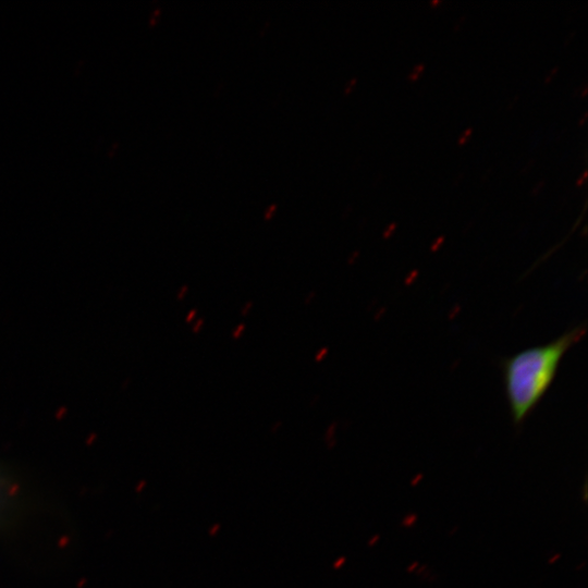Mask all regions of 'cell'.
Returning <instances> with one entry per match:
<instances>
[{"label": "cell", "instance_id": "cell-7", "mask_svg": "<svg viewBox=\"0 0 588 588\" xmlns=\"http://www.w3.org/2000/svg\"><path fill=\"white\" fill-rule=\"evenodd\" d=\"M275 210V205H272L268 208V210L266 211L265 216L267 219H269L271 217V213Z\"/></svg>", "mask_w": 588, "mask_h": 588}, {"label": "cell", "instance_id": "cell-6", "mask_svg": "<svg viewBox=\"0 0 588 588\" xmlns=\"http://www.w3.org/2000/svg\"><path fill=\"white\" fill-rule=\"evenodd\" d=\"M219 528H220V524H215L213 526H211V528L209 529V536H216Z\"/></svg>", "mask_w": 588, "mask_h": 588}, {"label": "cell", "instance_id": "cell-11", "mask_svg": "<svg viewBox=\"0 0 588 588\" xmlns=\"http://www.w3.org/2000/svg\"><path fill=\"white\" fill-rule=\"evenodd\" d=\"M195 314H196V310H192V311L187 315L186 320H187V321H191V320L193 319V317L195 316Z\"/></svg>", "mask_w": 588, "mask_h": 588}, {"label": "cell", "instance_id": "cell-10", "mask_svg": "<svg viewBox=\"0 0 588 588\" xmlns=\"http://www.w3.org/2000/svg\"><path fill=\"white\" fill-rule=\"evenodd\" d=\"M201 326H203V320L200 319L195 323L193 331L197 332Z\"/></svg>", "mask_w": 588, "mask_h": 588}, {"label": "cell", "instance_id": "cell-8", "mask_svg": "<svg viewBox=\"0 0 588 588\" xmlns=\"http://www.w3.org/2000/svg\"><path fill=\"white\" fill-rule=\"evenodd\" d=\"M187 292V286L184 285L181 287V291L179 293V299L183 298L184 297V294Z\"/></svg>", "mask_w": 588, "mask_h": 588}, {"label": "cell", "instance_id": "cell-3", "mask_svg": "<svg viewBox=\"0 0 588 588\" xmlns=\"http://www.w3.org/2000/svg\"><path fill=\"white\" fill-rule=\"evenodd\" d=\"M424 71V64H418L417 66H415V69H413V71L411 72V74L408 75V78L411 81H415L417 79V77L419 76V74Z\"/></svg>", "mask_w": 588, "mask_h": 588}, {"label": "cell", "instance_id": "cell-5", "mask_svg": "<svg viewBox=\"0 0 588 588\" xmlns=\"http://www.w3.org/2000/svg\"><path fill=\"white\" fill-rule=\"evenodd\" d=\"M470 132H471V128H468L467 131H465L464 135L458 140L460 145L464 144L467 140L468 135L470 134Z\"/></svg>", "mask_w": 588, "mask_h": 588}, {"label": "cell", "instance_id": "cell-4", "mask_svg": "<svg viewBox=\"0 0 588 588\" xmlns=\"http://www.w3.org/2000/svg\"><path fill=\"white\" fill-rule=\"evenodd\" d=\"M244 328H245L244 323L238 324L237 328L233 332V338L234 339L240 338V335L243 333Z\"/></svg>", "mask_w": 588, "mask_h": 588}, {"label": "cell", "instance_id": "cell-12", "mask_svg": "<svg viewBox=\"0 0 588 588\" xmlns=\"http://www.w3.org/2000/svg\"><path fill=\"white\" fill-rule=\"evenodd\" d=\"M326 352H327L326 350H322L319 354H317L316 355V360H320Z\"/></svg>", "mask_w": 588, "mask_h": 588}, {"label": "cell", "instance_id": "cell-1", "mask_svg": "<svg viewBox=\"0 0 588 588\" xmlns=\"http://www.w3.org/2000/svg\"><path fill=\"white\" fill-rule=\"evenodd\" d=\"M586 333L578 324L551 342L525 348L502 362L505 397L514 425H520L553 383L560 364Z\"/></svg>", "mask_w": 588, "mask_h": 588}, {"label": "cell", "instance_id": "cell-9", "mask_svg": "<svg viewBox=\"0 0 588 588\" xmlns=\"http://www.w3.org/2000/svg\"><path fill=\"white\" fill-rule=\"evenodd\" d=\"M250 308H252V303H247V304L245 305V308L242 310V314H243L244 316H246V315L248 314V311L250 310Z\"/></svg>", "mask_w": 588, "mask_h": 588}, {"label": "cell", "instance_id": "cell-2", "mask_svg": "<svg viewBox=\"0 0 588 588\" xmlns=\"http://www.w3.org/2000/svg\"><path fill=\"white\" fill-rule=\"evenodd\" d=\"M15 475L0 465V531L14 527L27 509V497Z\"/></svg>", "mask_w": 588, "mask_h": 588}]
</instances>
